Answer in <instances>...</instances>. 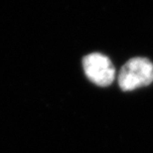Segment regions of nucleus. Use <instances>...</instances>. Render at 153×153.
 I'll list each match as a JSON object with an SVG mask.
<instances>
[{
  "mask_svg": "<svg viewBox=\"0 0 153 153\" xmlns=\"http://www.w3.org/2000/svg\"><path fill=\"white\" fill-rule=\"evenodd\" d=\"M153 82V64L146 58H133L124 64L118 75L122 91H133Z\"/></svg>",
  "mask_w": 153,
  "mask_h": 153,
  "instance_id": "f257e3e1",
  "label": "nucleus"
},
{
  "mask_svg": "<svg viewBox=\"0 0 153 153\" xmlns=\"http://www.w3.org/2000/svg\"><path fill=\"white\" fill-rule=\"evenodd\" d=\"M85 76L91 82L100 87H108L114 82L115 70L111 60L100 53H93L82 60Z\"/></svg>",
  "mask_w": 153,
  "mask_h": 153,
  "instance_id": "f03ea898",
  "label": "nucleus"
}]
</instances>
